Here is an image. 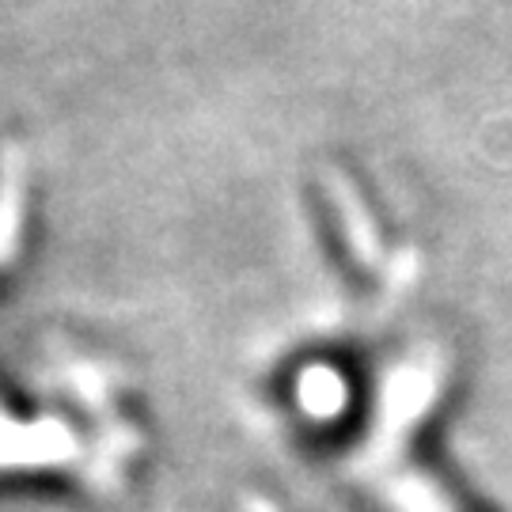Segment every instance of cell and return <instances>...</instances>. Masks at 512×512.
Masks as SVG:
<instances>
[{
    "label": "cell",
    "instance_id": "2",
    "mask_svg": "<svg viewBox=\"0 0 512 512\" xmlns=\"http://www.w3.org/2000/svg\"><path fill=\"white\" fill-rule=\"evenodd\" d=\"M84 456V444L65 421H16L0 414V471L19 467H65Z\"/></svg>",
    "mask_w": 512,
    "mask_h": 512
},
{
    "label": "cell",
    "instance_id": "4",
    "mask_svg": "<svg viewBox=\"0 0 512 512\" xmlns=\"http://www.w3.org/2000/svg\"><path fill=\"white\" fill-rule=\"evenodd\" d=\"M27 198V167L19 148H0V266L16 255Z\"/></svg>",
    "mask_w": 512,
    "mask_h": 512
},
{
    "label": "cell",
    "instance_id": "3",
    "mask_svg": "<svg viewBox=\"0 0 512 512\" xmlns=\"http://www.w3.org/2000/svg\"><path fill=\"white\" fill-rule=\"evenodd\" d=\"M323 194H327V205L334 213V224L346 239L349 255L357 258L365 270H376L384 262V243H380V232H376V220L368 217V205L361 198V190L353 186L346 171L338 167H323Z\"/></svg>",
    "mask_w": 512,
    "mask_h": 512
},
{
    "label": "cell",
    "instance_id": "1",
    "mask_svg": "<svg viewBox=\"0 0 512 512\" xmlns=\"http://www.w3.org/2000/svg\"><path fill=\"white\" fill-rule=\"evenodd\" d=\"M440 384L444 361L437 349H418L380 376L368 433L349 452L346 471L368 494L380 497L387 512H456L437 482L410 459L414 425L437 406Z\"/></svg>",
    "mask_w": 512,
    "mask_h": 512
},
{
    "label": "cell",
    "instance_id": "5",
    "mask_svg": "<svg viewBox=\"0 0 512 512\" xmlns=\"http://www.w3.org/2000/svg\"><path fill=\"white\" fill-rule=\"evenodd\" d=\"M346 380L327 365H311L296 380V403L315 421H330L346 410Z\"/></svg>",
    "mask_w": 512,
    "mask_h": 512
},
{
    "label": "cell",
    "instance_id": "6",
    "mask_svg": "<svg viewBox=\"0 0 512 512\" xmlns=\"http://www.w3.org/2000/svg\"><path fill=\"white\" fill-rule=\"evenodd\" d=\"M251 512H274V509H270V505H262V501H255V505H251Z\"/></svg>",
    "mask_w": 512,
    "mask_h": 512
}]
</instances>
